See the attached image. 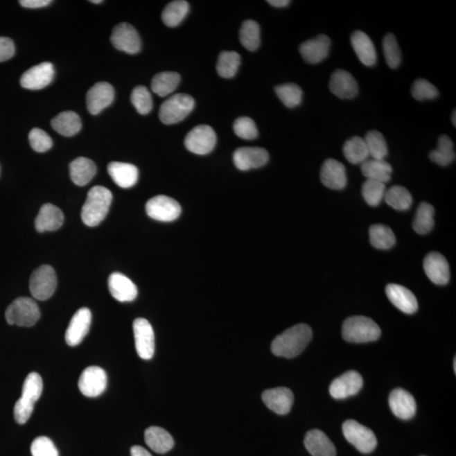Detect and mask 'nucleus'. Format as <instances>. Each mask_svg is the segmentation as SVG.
<instances>
[{
  "label": "nucleus",
  "instance_id": "aec40b11",
  "mask_svg": "<svg viewBox=\"0 0 456 456\" xmlns=\"http://www.w3.org/2000/svg\"><path fill=\"white\" fill-rule=\"evenodd\" d=\"M262 400L266 407L279 415H286L291 411L295 396L291 389L278 387L265 390Z\"/></svg>",
  "mask_w": 456,
  "mask_h": 456
},
{
  "label": "nucleus",
  "instance_id": "bb28decb",
  "mask_svg": "<svg viewBox=\"0 0 456 456\" xmlns=\"http://www.w3.org/2000/svg\"><path fill=\"white\" fill-rule=\"evenodd\" d=\"M351 44L362 64L369 67H372L376 64V49L368 35L362 32V30H356L351 35Z\"/></svg>",
  "mask_w": 456,
  "mask_h": 456
},
{
  "label": "nucleus",
  "instance_id": "7c9ffc66",
  "mask_svg": "<svg viewBox=\"0 0 456 456\" xmlns=\"http://www.w3.org/2000/svg\"><path fill=\"white\" fill-rule=\"evenodd\" d=\"M145 441L153 451L165 454L175 446V440L168 431L160 427H150L145 432Z\"/></svg>",
  "mask_w": 456,
  "mask_h": 456
},
{
  "label": "nucleus",
  "instance_id": "6ab92c4d",
  "mask_svg": "<svg viewBox=\"0 0 456 456\" xmlns=\"http://www.w3.org/2000/svg\"><path fill=\"white\" fill-rule=\"evenodd\" d=\"M331 41L326 35L319 36L303 42L299 52L303 59L310 64H316L326 60L330 53Z\"/></svg>",
  "mask_w": 456,
  "mask_h": 456
},
{
  "label": "nucleus",
  "instance_id": "a18cd8bd",
  "mask_svg": "<svg viewBox=\"0 0 456 456\" xmlns=\"http://www.w3.org/2000/svg\"><path fill=\"white\" fill-rule=\"evenodd\" d=\"M276 94L286 107L293 108L300 105L303 100V91L297 85L288 83L275 88Z\"/></svg>",
  "mask_w": 456,
  "mask_h": 456
},
{
  "label": "nucleus",
  "instance_id": "20e7f679",
  "mask_svg": "<svg viewBox=\"0 0 456 456\" xmlns=\"http://www.w3.org/2000/svg\"><path fill=\"white\" fill-rule=\"evenodd\" d=\"M380 326L373 319L365 316H353L347 319L342 326V336L351 343H367L380 337Z\"/></svg>",
  "mask_w": 456,
  "mask_h": 456
},
{
  "label": "nucleus",
  "instance_id": "5fc2aeb1",
  "mask_svg": "<svg viewBox=\"0 0 456 456\" xmlns=\"http://www.w3.org/2000/svg\"><path fill=\"white\" fill-rule=\"evenodd\" d=\"M15 53L14 42L10 38L0 37V62L11 59Z\"/></svg>",
  "mask_w": 456,
  "mask_h": 456
},
{
  "label": "nucleus",
  "instance_id": "13d9d810",
  "mask_svg": "<svg viewBox=\"0 0 456 456\" xmlns=\"http://www.w3.org/2000/svg\"><path fill=\"white\" fill-rule=\"evenodd\" d=\"M268 3L272 6L282 8L289 6V3H291V1H289V0H269Z\"/></svg>",
  "mask_w": 456,
  "mask_h": 456
},
{
  "label": "nucleus",
  "instance_id": "f3484780",
  "mask_svg": "<svg viewBox=\"0 0 456 456\" xmlns=\"http://www.w3.org/2000/svg\"><path fill=\"white\" fill-rule=\"evenodd\" d=\"M114 89L107 82L94 85L87 95V105L89 113L96 115L110 106L114 99Z\"/></svg>",
  "mask_w": 456,
  "mask_h": 456
},
{
  "label": "nucleus",
  "instance_id": "864d4df0",
  "mask_svg": "<svg viewBox=\"0 0 456 456\" xmlns=\"http://www.w3.org/2000/svg\"><path fill=\"white\" fill-rule=\"evenodd\" d=\"M33 456H59L57 448L48 437H38L30 446Z\"/></svg>",
  "mask_w": 456,
  "mask_h": 456
},
{
  "label": "nucleus",
  "instance_id": "7ed1b4c3",
  "mask_svg": "<svg viewBox=\"0 0 456 456\" xmlns=\"http://www.w3.org/2000/svg\"><path fill=\"white\" fill-rule=\"evenodd\" d=\"M44 384L42 377L37 373H30L23 384L22 395L15 405V419L19 424H25L32 416L35 403L42 393Z\"/></svg>",
  "mask_w": 456,
  "mask_h": 456
},
{
  "label": "nucleus",
  "instance_id": "ea45409f",
  "mask_svg": "<svg viewBox=\"0 0 456 456\" xmlns=\"http://www.w3.org/2000/svg\"><path fill=\"white\" fill-rule=\"evenodd\" d=\"M385 200L397 211H407L412 204V196L407 188L395 185L385 191Z\"/></svg>",
  "mask_w": 456,
  "mask_h": 456
},
{
  "label": "nucleus",
  "instance_id": "4468645a",
  "mask_svg": "<svg viewBox=\"0 0 456 456\" xmlns=\"http://www.w3.org/2000/svg\"><path fill=\"white\" fill-rule=\"evenodd\" d=\"M363 385L361 374L357 371L351 370L336 378L330 386L331 396L335 399H346L351 396L357 395Z\"/></svg>",
  "mask_w": 456,
  "mask_h": 456
},
{
  "label": "nucleus",
  "instance_id": "49530a36",
  "mask_svg": "<svg viewBox=\"0 0 456 456\" xmlns=\"http://www.w3.org/2000/svg\"><path fill=\"white\" fill-rule=\"evenodd\" d=\"M385 184L381 182L367 179L362 184V194L367 204L370 207H377L385 198Z\"/></svg>",
  "mask_w": 456,
  "mask_h": 456
},
{
  "label": "nucleus",
  "instance_id": "79ce46f5",
  "mask_svg": "<svg viewBox=\"0 0 456 456\" xmlns=\"http://www.w3.org/2000/svg\"><path fill=\"white\" fill-rule=\"evenodd\" d=\"M370 243L378 249H389L396 243L393 231L385 225H374L369 229Z\"/></svg>",
  "mask_w": 456,
  "mask_h": 456
},
{
  "label": "nucleus",
  "instance_id": "37998d69",
  "mask_svg": "<svg viewBox=\"0 0 456 456\" xmlns=\"http://www.w3.org/2000/svg\"><path fill=\"white\" fill-rule=\"evenodd\" d=\"M239 40L246 49L255 51L261 45V28L258 23L254 21H246L243 23Z\"/></svg>",
  "mask_w": 456,
  "mask_h": 456
},
{
  "label": "nucleus",
  "instance_id": "5701e85b",
  "mask_svg": "<svg viewBox=\"0 0 456 456\" xmlns=\"http://www.w3.org/2000/svg\"><path fill=\"white\" fill-rule=\"evenodd\" d=\"M425 273L436 285H446L450 281V266L441 254L432 252L425 258Z\"/></svg>",
  "mask_w": 456,
  "mask_h": 456
},
{
  "label": "nucleus",
  "instance_id": "1a4fd4ad",
  "mask_svg": "<svg viewBox=\"0 0 456 456\" xmlns=\"http://www.w3.org/2000/svg\"><path fill=\"white\" fill-rule=\"evenodd\" d=\"M146 213L156 221L169 222L179 218L182 209L175 199L166 195H157L146 204Z\"/></svg>",
  "mask_w": 456,
  "mask_h": 456
},
{
  "label": "nucleus",
  "instance_id": "052dcab7",
  "mask_svg": "<svg viewBox=\"0 0 456 456\" xmlns=\"http://www.w3.org/2000/svg\"><path fill=\"white\" fill-rule=\"evenodd\" d=\"M91 3H103L102 0H91Z\"/></svg>",
  "mask_w": 456,
  "mask_h": 456
},
{
  "label": "nucleus",
  "instance_id": "ddd939ff",
  "mask_svg": "<svg viewBox=\"0 0 456 456\" xmlns=\"http://www.w3.org/2000/svg\"><path fill=\"white\" fill-rule=\"evenodd\" d=\"M111 42L116 49L129 54L137 53L141 48V37L129 23H121L114 27Z\"/></svg>",
  "mask_w": 456,
  "mask_h": 456
},
{
  "label": "nucleus",
  "instance_id": "4c0bfd02",
  "mask_svg": "<svg viewBox=\"0 0 456 456\" xmlns=\"http://www.w3.org/2000/svg\"><path fill=\"white\" fill-rule=\"evenodd\" d=\"M188 10V3L184 0H176L169 3L162 12V21L168 27L177 26L186 17Z\"/></svg>",
  "mask_w": 456,
  "mask_h": 456
},
{
  "label": "nucleus",
  "instance_id": "c85d7f7f",
  "mask_svg": "<svg viewBox=\"0 0 456 456\" xmlns=\"http://www.w3.org/2000/svg\"><path fill=\"white\" fill-rule=\"evenodd\" d=\"M64 216L59 207L52 204H45L40 209L35 227L40 233L56 231L63 225Z\"/></svg>",
  "mask_w": 456,
  "mask_h": 456
},
{
  "label": "nucleus",
  "instance_id": "c9c22d12",
  "mask_svg": "<svg viewBox=\"0 0 456 456\" xmlns=\"http://www.w3.org/2000/svg\"><path fill=\"white\" fill-rule=\"evenodd\" d=\"M343 154L351 164H362L369 158L365 139L354 137L349 139L343 146Z\"/></svg>",
  "mask_w": 456,
  "mask_h": 456
},
{
  "label": "nucleus",
  "instance_id": "a19ab883",
  "mask_svg": "<svg viewBox=\"0 0 456 456\" xmlns=\"http://www.w3.org/2000/svg\"><path fill=\"white\" fill-rule=\"evenodd\" d=\"M435 208L430 204L423 202L416 212L413 229L419 234H427L435 226Z\"/></svg>",
  "mask_w": 456,
  "mask_h": 456
},
{
  "label": "nucleus",
  "instance_id": "de8ad7c7",
  "mask_svg": "<svg viewBox=\"0 0 456 456\" xmlns=\"http://www.w3.org/2000/svg\"><path fill=\"white\" fill-rule=\"evenodd\" d=\"M383 51L389 68L396 69L399 67L401 62V52L395 35L392 33L386 35L383 40Z\"/></svg>",
  "mask_w": 456,
  "mask_h": 456
},
{
  "label": "nucleus",
  "instance_id": "e433bc0d",
  "mask_svg": "<svg viewBox=\"0 0 456 456\" xmlns=\"http://www.w3.org/2000/svg\"><path fill=\"white\" fill-rule=\"evenodd\" d=\"M432 161L441 167H447L455 159L454 144L448 135L444 134L439 138L438 148L430 154Z\"/></svg>",
  "mask_w": 456,
  "mask_h": 456
},
{
  "label": "nucleus",
  "instance_id": "bf43d9fd",
  "mask_svg": "<svg viewBox=\"0 0 456 456\" xmlns=\"http://www.w3.org/2000/svg\"><path fill=\"white\" fill-rule=\"evenodd\" d=\"M455 115H456L455 110H454V112H453V114H452V119H451V121H452V123H453V125H454L455 127V125H456V122H455Z\"/></svg>",
  "mask_w": 456,
  "mask_h": 456
},
{
  "label": "nucleus",
  "instance_id": "2f4dec72",
  "mask_svg": "<svg viewBox=\"0 0 456 456\" xmlns=\"http://www.w3.org/2000/svg\"><path fill=\"white\" fill-rule=\"evenodd\" d=\"M69 173L73 183L78 186H85L96 175V166L94 161L88 158L78 157L69 165Z\"/></svg>",
  "mask_w": 456,
  "mask_h": 456
},
{
  "label": "nucleus",
  "instance_id": "c756f323",
  "mask_svg": "<svg viewBox=\"0 0 456 456\" xmlns=\"http://www.w3.org/2000/svg\"><path fill=\"white\" fill-rule=\"evenodd\" d=\"M304 446L313 456H335L336 450L333 443L322 431L318 430L307 432Z\"/></svg>",
  "mask_w": 456,
  "mask_h": 456
},
{
  "label": "nucleus",
  "instance_id": "423d86ee",
  "mask_svg": "<svg viewBox=\"0 0 456 456\" xmlns=\"http://www.w3.org/2000/svg\"><path fill=\"white\" fill-rule=\"evenodd\" d=\"M195 107V100L187 94H176L161 104L160 121L165 125H175L184 121Z\"/></svg>",
  "mask_w": 456,
  "mask_h": 456
},
{
  "label": "nucleus",
  "instance_id": "9d476101",
  "mask_svg": "<svg viewBox=\"0 0 456 456\" xmlns=\"http://www.w3.org/2000/svg\"><path fill=\"white\" fill-rule=\"evenodd\" d=\"M216 144V134L209 125H198L189 131L185 137V148L196 155H207L214 150Z\"/></svg>",
  "mask_w": 456,
  "mask_h": 456
},
{
  "label": "nucleus",
  "instance_id": "6e6552de",
  "mask_svg": "<svg viewBox=\"0 0 456 456\" xmlns=\"http://www.w3.org/2000/svg\"><path fill=\"white\" fill-rule=\"evenodd\" d=\"M342 431L347 441L362 453H370L377 446V438L374 432L354 420L346 421Z\"/></svg>",
  "mask_w": 456,
  "mask_h": 456
},
{
  "label": "nucleus",
  "instance_id": "b1692460",
  "mask_svg": "<svg viewBox=\"0 0 456 456\" xmlns=\"http://www.w3.org/2000/svg\"><path fill=\"white\" fill-rule=\"evenodd\" d=\"M111 295L119 302H132L138 295V289L132 281L121 273L114 272L108 278Z\"/></svg>",
  "mask_w": 456,
  "mask_h": 456
},
{
  "label": "nucleus",
  "instance_id": "0eeeda50",
  "mask_svg": "<svg viewBox=\"0 0 456 456\" xmlns=\"http://www.w3.org/2000/svg\"><path fill=\"white\" fill-rule=\"evenodd\" d=\"M55 270L48 265H41L35 270L30 278V295L35 299L44 301L53 295L57 288Z\"/></svg>",
  "mask_w": 456,
  "mask_h": 456
},
{
  "label": "nucleus",
  "instance_id": "2eb2a0df",
  "mask_svg": "<svg viewBox=\"0 0 456 456\" xmlns=\"http://www.w3.org/2000/svg\"><path fill=\"white\" fill-rule=\"evenodd\" d=\"M54 74L55 71L53 65L49 62H44L29 69L23 74L21 79V87L28 90H41L52 82Z\"/></svg>",
  "mask_w": 456,
  "mask_h": 456
},
{
  "label": "nucleus",
  "instance_id": "9b49d317",
  "mask_svg": "<svg viewBox=\"0 0 456 456\" xmlns=\"http://www.w3.org/2000/svg\"><path fill=\"white\" fill-rule=\"evenodd\" d=\"M135 349L139 357L145 360L152 359L155 353V334L148 319L138 318L133 323Z\"/></svg>",
  "mask_w": 456,
  "mask_h": 456
},
{
  "label": "nucleus",
  "instance_id": "3c124183",
  "mask_svg": "<svg viewBox=\"0 0 456 456\" xmlns=\"http://www.w3.org/2000/svg\"><path fill=\"white\" fill-rule=\"evenodd\" d=\"M234 133L243 140H254L258 137V129L252 119L241 117L236 119L234 125Z\"/></svg>",
  "mask_w": 456,
  "mask_h": 456
},
{
  "label": "nucleus",
  "instance_id": "603ef678",
  "mask_svg": "<svg viewBox=\"0 0 456 456\" xmlns=\"http://www.w3.org/2000/svg\"><path fill=\"white\" fill-rule=\"evenodd\" d=\"M29 142L32 148L37 152H46L52 148L51 137L44 130L34 128L29 133Z\"/></svg>",
  "mask_w": 456,
  "mask_h": 456
},
{
  "label": "nucleus",
  "instance_id": "412c9836",
  "mask_svg": "<svg viewBox=\"0 0 456 456\" xmlns=\"http://www.w3.org/2000/svg\"><path fill=\"white\" fill-rule=\"evenodd\" d=\"M389 405L393 414L403 420L412 419L416 411L414 397L403 389H396L390 393Z\"/></svg>",
  "mask_w": 456,
  "mask_h": 456
},
{
  "label": "nucleus",
  "instance_id": "72a5a7b5",
  "mask_svg": "<svg viewBox=\"0 0 456 456\" xmlns=\"http://www.w3.org/2000/svg\"><path fill=\"white\" fill-rule=\"evenodd\" d=\"M53 129L64 137H71L81 130L80 118L73 111L62 112L51 122Z\"/></svg>",
  "mask_w": 456,
  "mask_h": 456
},
{
  "label": "nucleus",
  "instance_id": "393cba45",
  "mask_svg": "<svg viewBox=\"0 0 456 456\" xmlns=\"http://www.w3.org/2000/svg\"><path fill=\"white\" fill-rule=\"evenodd\" d=\"M320 179L324 186L340 191L347 185V173L345 166L337 160L327 159L324 162L320 171Z\"/></svg>",
  "mask_w": 456,
  "mask_h": 456
},
{
  "label": "nucleus",
  "instance_id": "680f3d73",
  "mask_svg": "<svg viewBox=\"0 0 456 456\" xmlns=\"http://www.w3.org/2000/svg\"><path fill=\"white\" fill-rule=\"evenodd\" d=\"M454 370L455 373H456V358L454 359Z\"/></svg>",
  "mask_w": 456,
  "mask_h": 456
},
{
  "label": "nucleus",
  "instance_id": "dca6fc26",
  "mask_svg": "<svg viewBox=\"0 0 456 456\" xmlns=\"http://www.w3.org/2000/svg\"><path fill=\"white\" fill-rule=\"evenodd\" d=\"M91 324V313L87 308H81L72 317L69 322L67 333H65V341L69 346L76 347L83 341Z\"/></svg>",
  "mask_w": 456,
  "mask_h": 456
},
{
  "label": "nucleus",
  "instance_id": "f8f14e48",
  "mask_svg": "<svg viewBox=\"0 0 456 456\" xmlns=\"http://www.w3.org/2000/svg\"><path fill=\"white\" fill-rule=\"evenodd\" d=\"M107 384L105 371L100 367L91 366L81 374L78 387L85 396L94 398L101 396L105 392Z\"/></svg>",
  "mask_w": 456,
  "mask_h": 456
},
{
  "label": "nucleus",
  "instance_id": "473e14b6",
  "mask_svg": "<svg viewBox=\"0 0 456 456\" xmlns=\"http://www.w3.org/2000/svg\"><path fill=\"white\" fill-rule=\"evenodd\" d=\"M362 175L367 179L381 182L383 184L388 183L392 179V167L389 162L384 160L369 158L361 164Z\"/></svg>",
  "mask_w": 456,
  "mask_h": 456
},
{
  "label": "nucleus",
  "instance_id": "4d7b16f0",
  "mask_svg": "<svg viewBox=\"0 0 456 456\" xmlns=\"http://www.w3.org/2000/svg\"><path fill=\"white\" fill-rule=\"evenodd\" d=\"M131 456H152L145 448L134 446L131 448Z\"/></svg>",
  "mask_w": 456,
  "mask_h": 456
},
{
  "label": "nucleus",
  "instance_id": "c03bdc74",
  "mask_svg": "<svg viewBox=\"0 0 456 456\" xmlns=\"http://www.w3.org/2000/svg\"><path fill=\"white\" fill-rule=\"evenodd\" d=\"M365 141L370 158L378 160L385 159L388 155V146L384 135L377 130H371L366 134Z\"/></svg>",
  "mask_w": 456,
  "mask_h": 456
},
{
  "label": "nucleus",
  "instance_id": "09e8293b",
  "mask_svg": "<svg viewBox=\"0 0 456 456\" xmlns=\"http://www.w3.org/2000/svg\"><path fill=\"white\" fill-rule=\"evenodd\" d=\"M130 98L131 103H132L139 114L146 115L152 111L153 107L152 96L148 88L142 86L135 87L132 94H131Z\"/></svg>",
  "mask_w": 456,
  "mask_h": 456
},
{
  "label": "nucleus",
  "instance_id": "39448f33",
  "mask_svg": "<svg viewBox=\"0 0 456 456\" xmlns=\"http://www.w3.org/2000/svg\"><path fill=\"white\" fill-rule=\"evenodd\" d=\"M41 313L37 304L30 297H21L15 299L6 311V319L11 326H33L40 319Z\"/></svg>",
  "mask_w": 456,
  "mask_h": 456
},
{
  "label": "nucleus",
  "instance_id": "6e6d98bb",
  "mask_svg": "<svg viewBox=\"0 0 456 456\" xmlns=\"http://www.w3.org/2000/svg\"><path fill=\"white\" fill-rule=\"evenodd\" d=\"M21 6L29 9H37V8H42L50 5L52 1L50 0H21Z\"/></svg>",
  "mask_w": 456,
  "mask_h": 456
},
{
  "label": "nucleus",
  "instance_id": "4be33fe9",
  "mask_svg": "<svg viewBox=\"0 0 456 456\" xmlns=\"http://www.w3.org/2000/svg\"><path fill=\"white\" fill-rule=\"evenodd\" d=\"M330 90L341 99L354 98L358 94V84L349 71L336 69L331 75L329 82Z\"/></svg>",
  "mask_w": 456,
  "mask_h": 456
},
{
  "label": "nucleus",
  "instance_id": "a211bd4d",
  "mask_svg": "<svg viewBox=\"0 0 456 456\" xmlns=\"http://www.w3.org/2000/svg\"><path fill=\"white\" fill-rule=\"evenodd\" d=\"M269 161L268 150L261 148H242L234 153V162L241 171L263 167Z\"/></svg>",
  "mask_w": 456,
  "mask_h": 456
},
{
  "label": "nucleus",
  "instance_id": "f03ea898",
  "mask_svg": "<svg viewBox=\"0 0 456 456\" xmlns=\"http://www.w3.org/2000/svg\"><path fill=\"white\" fill-rule=\"evenodd\" d=\"M113 200L109 189L94 186L88 192L86 202L81 211V219L87 226L94 227L105 219Z\"/></svg>",
  "mask_w": 456,
  "mask_h": 456
},
{
  "label": "nucleus",
  "instance_id": "8fccbe9b",
  "mask_svg": "<svg viewBox=\"0 0 456 456\" xmlns=\"http://www.w3.org/2000/svg\"><path fill=\"white\" fill-rule=\"evenodd\" d=\"M412 95L417 101H425L438 98L439 91L430 81L417 79L412 85Z\"/></svg>",
  "mask_w": 456,
  "mask_h": 456
},
{
  "label": "nucleus",
  "instance_id": "f704fd0d",
  "mask_svg": "<svg viewBox=\"0 0 456 456\" xmlns=\"http://www.w3.org/2000/svg\"><path fill=\"white\" fill-rule=\"evenodd\" d=\"M181 77L176 72H161L153 77L152 90L154 94L165 98L175 91L180 83Z\"/></svg>",
  "mask_w": 456,
  "mask_h": 456
},
{
  "label": "nucleus",
  "instance_id": "a878e982",
  "mask_svg": "<svg viewBox=\"0 0 456 456\" xmlns=\"http://www.w3.org/2000/svg\"><path fill=\"white\" fill-rule=\"evenodd\" d=\"M385 291L390 302L405 314H414L419 308L415 295L403 286L389 284Z\"/></svg>",
  "mask_w": 456,
  "mask_h": 456
},
{
  "label": "nucleus",
  "instance_id": "58836bf2",
  "mask_svg": "<svg viewBox=\"0 0 456 456\" xmlns=\"http://www.w3.org/2000/svg\"><path fill=\"white\" fill-rule=\"evenodd\" d=\"M241 64V57L234 51H223L220 53L216 71L222 78H233L237 74Z\"/></svg>",
  "mask_w": 456,
  "mask_h": 456
},
{
  "label": "nucleus",
  "instance_id": "f257e3e1",
  "mask_svg": "<svg viewBox=\"0 0 456 456\" xmlns=\"http://www.w3.org/2000/svg\"><path fill=\"white\" fill-rule=\"evenodd\" d=\"M312 336V329L308 324H296L274 339L272 344V353L277 357L296 358L306 349Z\"/></svg>",
  "mask_w": 456,
  "mask_h": 456
},
{
  "label": "nucleus",
  "instance_id": "cd10ccee",
  "mask_svg": "<svg viewBox=\"0 0 456 456\" xmlns=\"http://www.w3.org/2000/svg\"><path fill=\"white\" fill-rule=\"evenodd\" d=\"M107 172L114 183L123 188L134 186L139 179L138 168L125 162H111L107 166Z\"/></svg>",
  "mask_w": 456,
  "mask_h": 456
}]
</instances>
